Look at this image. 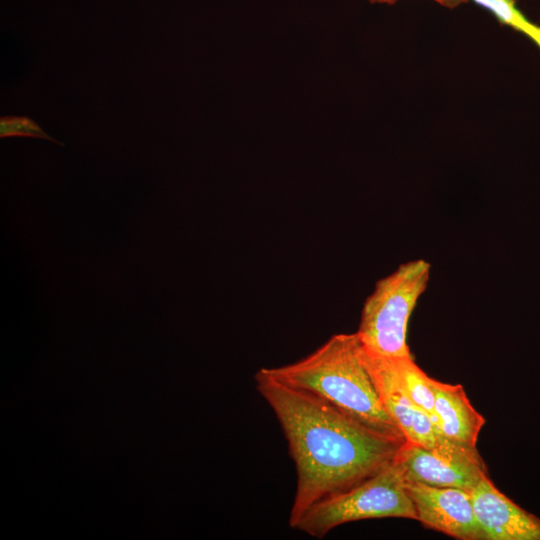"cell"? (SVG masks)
<instances>
[{
    "label": "cell",
    "mask_w": 540,
    "mask_h": 540,
    "mask_svg": "<svg viewBox=\"0 0 540 540\" xmlns=\"http://www.w3.org/2000/svg\"><path fill=\"white\" fill-rule=\"evenodd\" d=\"M476 521L487 540H540V519L501 493L487 477L471 491Z\"/></svg>",
    "instance_id": "8"
},
{
    "label": "cell",
    "mask_w": 540,
    "mask_h": 540,
    "mask_svg": "<svg viewBox=\"0 0 540 540\" xmlns=\"http://www.w3.org/2000/svg\"><path fill=\"white\" fill-rule=\"evenodd\" d=\"M417 520V512L394 463L358 485L308 508L292 529L321 539L339 525L375 518Z\"/></svg>",
    "instance_id": "4"
},
{
    "label": "cell",
    "mask_w": 540,
    "mask_h": 540,
    "mask_svg": "<svg viewBox=\"0 0 540 540\" xmlns=\"http://www.w3.org/2000/svg\"><path fill=\"white\" fill-rule=\"evenodd\" d=\"M385 360L389 363L404 392L431 417L436 427L435 396L432 388L433 378L429 377L415 363L413 356Z\"/></svg>",
    "instance_id": "10"
},
{
    "label": "cell",
    "mask_w": 540,
    "mask_h": 540,
    "mask_svg": "<svg viewBox=\"0 0 540 540\" xmlns=\"http://www.w3.org/2000/svg\"><path fill=\"white\" fill-rule=\"evenodd\" d=\"M432 388L438 432L453 442L476 448L485 419L472 406L463 386L432 379Z\"/></svg>",
    "instance_id": "9"
},
{
    "label": "cell",
    "mask_w": 540,
    "mask_h": 540,
    "mask_svg": "<svg viewBox=\"0 0 540 540\" xmlns=\"http://www.w3.org/2000/svg\"><path fill=\"white\" fill-rule=\"evenodd\" d=\"M405 487L413 500L417 520L425 527L457 539H485L469 490L418 482H405Z\"/></svg>",
    "instance_id": "6"
},
{
    "label": "cell",
    "mask_w": 540,
    "mask_h": 540,
    "mask_svg": "<svg viewBox=\"0 0 540 540\" xmlns=\"http://www.w3.org/2000/svg\"><path fill=\"white\" fill-rule=\"evenodd\" d=\"M263 369L277 380L319 396L370 427L404 438L381 402L355 333L332 335L296 362Z\"/></svg>",
    "instance_id": "2"
},
{
    "label": "cell",
    "mask_w": 540,
    "mask_h": 540,
    "mask_svg": "<svg viewBox=\"0 0 540 540\" xmlns=\"http://www.w3.org/2000/svg\"><path fill=\"white\" fill-rule=\"evenodd\" d=\"M372 4H389L393 5L398 0H368ZM438 4L446 7V8H455L458 7L461 4L467 3L469 0H434Z\"/></svg>",
    "instance_id": "13"
},
{
    "label": "cell",
    "mask_w": 540,
    "mask_h": 540,
    "mask_svg": "<svg viewBox=\"0 0 540 540\" xmlns=\"http://www.w3.org/2000/svg\"><path fill=\"white\" fill-rule=\"evenodd\" d=\"M394 463L404 482L438 487L471 491L488 476L487 467L476 448L463 446L447 438L433 448L405 441Z\"/></svg>",
    "instance_id": "5"
},
{
    "label": "cell",
    "mask_w": 540,
    "mask_h": 540,
    "mask_svg": "<svg viewBox=\"0 0 540 540\" xmlns=\"http://www.w3.org/2000/svg\"><path fill=\"white\" fill-rule=\"evenodd\" d=\"M0 137H28L47 140L58 145L61 142L50 136L34 119L22 115H7L0 118Z\"/></svg>",
    "instance_id": "12"
},
{
    "label": "cell",
    "mask_w": 540,
    "mask_h": 540,
    "mask_svg": "<svg viewBox=\"0 0 540 540\" xmlns=\"http://www.w3.org/2000/svg\"><path fill=\"white\" fill-rule=\"evenodd\" d=\"M361 355L386 412L405 440L426 448H433L442 442L445 437L437 431L431 417L404 392L389 363L368 354L362 346Z\"/></svg>",
    "instance_id": "7"
},
{
    "label": "cell",
    "mask_w": 540,
    "mask_h": 540,
    "mask_svg": "<svg viewBox=\"0 0 540 540\" xmlns=\"http://www.w3.org/2000/svg\"><path fill=\"white\" fill-rule=\"evenodd\" d=\"M489 10L497 20L523 33L540 49V25L530 21L516 6L515 0H472Z\"/></svg>",
    "instance_id": "11"
},
{
    "label": "cell",
    "mask_w": 540,
    "mask_h": 540,
    "mask_svg": "<svg viewBox=\"0 0 540 540\" xmlns=\"http://www.w3.org/2000/svg\"><path fill=\"white\" fill-rule=\"evenodd\" d=\"M254 380L280 424L295 464L291 528L315 503L391 464L406 441L366 425L309 391L277 380L263 368Z\"/></svg>",
    "instance_id": "1"
},
{
    "label": "cell",
    "mask_w": 540,
    "mask_h": 540,
    "mask_svg": "<svg viewBox=\"0 0 540 540\" xmlns=\"http://www.w3.org/2000/svg\"><path fill=\"white\" fill-rule=\"evenodd\" d=\"M430 269L426 260H412L376 283L364 302L355 332L365 352L384 359L412 356L407 344L408 323L427 288Z\"/></svg>",
    "instance_id": "3"
}]
</instances>
